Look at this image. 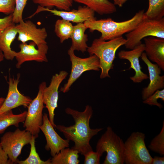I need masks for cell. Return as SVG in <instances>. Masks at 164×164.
Listing matches in <instances>:
<instances>
[{"instance_id":"6da1fadb","label":"cell","mask_w":164,"mask_h":164,"mask_svg":"<svg viewBox=\"0 0 164 164\" xmlns=\"http://www.w3.org/2000/svg\"><path fill=\"white\" fill-rule=\"evenodd\" d=\"M65 111L67 114L72 116L74 124L69 126L56 125L55 128L62 132L67 139L74 142V145L72 148L84 155L89 152L93 150L90 142L91 139L103 128H90V121L93 114L91 106H86L82 112L69 108H67Z\"/></svg>"},{"instance_id":"7a4b0ae2","label":"cell","mask_w":164,"mask_h":164,"mask_svg":"<svg viewBox=\"0 0 164 164\" xmlns=\"http://www.w3.org/2000/svg\"><path fill=\"white\" fill-rule=\"evenodd\" d=\"M144 10L139 11L131 18L117 22L111 18L87 20L84 23L90 31H97L101 33L100 37L106 41L121 36L133 29L144 18Z\"/></svg>"},{"instance_id":"3957f363","label":"cell","mask_w":164,"mask_h":164,"mask_svg":"<svg viewBox=\"0 0 164 164\" xmlns=\"http://www.w3.org/2000/svg\"><path fill=\"white\" fill-rule=\"evenodd\" d=\"M126 40L122 36L107 41L100 37L94 39L87 51L90 56L94 55L99 59L101 70L100 78L110 77L109 72L113 68V62L115 53L121 46L125 45Z\"/></svg>"},{"instance_id":"277c9868","label":"cell","mask_w":164,"mask_h":164,"mask_svg":"<svg viewBox=\"0 0 164 164\" xmlns=\"http://www.w3.org/2000/svg\"><path fill=\"white\" fill-rule=\"evenodd\" d=\"M124 145L122 139L108 126L97 143L96 152L101 156L106 152L103 164H123Z\"/></svg>"},{"instance_id":"5b68a950","label":"cell","mask_w":164,"mask_h":164,"mask_svg":"<svg viewBox=\"0 0 164 164\" xmlns=\"http://www.w3.org/2000/svg\"><path fill=\"white\" fill-rule=\"evenodd\" d=\"M125 44L127 49L132 50L141 44V40L148 36L164 39V18L155 20L144 18L133 29L125 35Z\"/></svg>"},{"instance_id":"8992f818","label":"cell","mask_w":164,"mask_h":164,"mask_svg":"<svg viewBox=\"0 0 164 164\" xmlns=\"http://www.w3.org/2000/svg\"><path fill=\"white\" fill-rule=\"evenodd\" d=\"M145 134L132 133L124 142V161L126 164H151L152 157L145 141Z\"/></svg>"},{"instance_id":"52a82bcc","label":"cell","mask_w":164,"mask_h":164,"mask_svg":"<svg viewBox=\"0 0 164 164\" xmlns=\"http://www.w3.org/2000/svg\"><path fill=\"white\" fill-rule=\"evenodd\" d=\"M32 136L29 132L17 128L14 132L5 133L1 137L0 143L8 157L9 164L17 163L22 149L30 143Z\"/></svg>"},{"instance_id":"ba28073f","label":"cell","mask_w":164,"mask_h":164,"mask_svg":"<svg viewBox=\"0 0 164 164\" xmlns=\"http://www.w3.org/2000/svg\"><path fill=\"white\" fill-rule=\"evenodd\" d=\"M46 87V82H42L39 87V90L36 97L28 106L23 127L25 130L29 132L32 135L37 138L40 131L39 127L43 121V111L45 107L43 103V94Z\"/></svg>"},{"instance_id":"9c48e42d","label":"cell","mask_w":164,"mask_h":164,"mask_svg":"<svg viewBox=\"0 0 164 164\" xmlns=\"http://www.w3.org/2000/svg\"><path fill=\"white\" fill-rule=\"evenodd\" d=\"M67 53L71 63V69L67 82L60 88V91L64 93L69 90L72 84L83 73L90 70L99 71L100 69L99 59L94 55L81 58L76 56L74 51L70 47Z\"/></svg>"},{"instance_id":"30bf717a","label":"cell","mask_w":164,"mask_h":164,"mask_svg":"<svg viewBox=\"0 0 164 164\" xmlns=\"http://www.w3.org/2000/svg\"><path fill=\"white\" fill-rule=\"evenodd\" d=\"M68 74L65 71H61L52 76L50 85L44 89L43 98V104L48 110L49 120L54 128L56 125L54 122V111L58 107V90L62 81Z\"/></svg>"},{"instance_id":"8fae6325","label":"cell","mask_w":164,"mask_h":164,"mask_svg":"<svg viewBox=\"0 0 164 164\" xmlns=\"http://www.w3.org/2000/svg\"><path fill=\"white\" fill-rule=\"evenodd\" d=\"M36 44L32 41L29 44L26 43H22L19 45L20 50L18 52L15 51V57L17 60L16 67L19 68L24 62L35 61L42 62H47L48 60L46 55L48 47L47 43L42 44L36 48Z\"/></svg>"},{"instance_id":"7c38bea8","label":"cell","mask_w":164,"mask_h":164,"mask_svg":"<svg viewBox=\"0 0 164 164\" xmlns=\"http://www.w3.org/2000/svg\"><path fill=\"white\" fill-rule=\"evenodd\" d=\"M43 11H47L53 15L61 17L63 19L77 23H84L87 20L96 19L95 17V12L86 6H80L77 9L69 11L58 10L56 9H50L38 5L36 10L29 18H32L36 14Z\"/></svg>"},{"instance_id":"4fadbf2b","label":"cell","mask_w":164,"mask_h":164,"mask_svg":"<svg viewBox=\"0 0 164 164\" xmlns=\"http://www.w3.org/2000/svg\"><path fill=\"white\" fill-rule=\"evenodd\" d=\"M20 74L16 79L9 77V89L6 97L0 108V115L7 111L21 106L27 108L32 100L29 97L22 94L18 89Z\"/></svg>"},{"instance_id":"5bb4252c","label":"cell","mask_w":164,"mask_h":164,"mask_svg":"<svg viewBox=\"0 0 164 164\" xmlns=\"http://www.w3.org/2000/svg\"><path fill=\"white\" fill-rule=\"evenodd\" d=\"M39 128L46 139V144L45 149L47 151H50L52 157L58 154L62 149L69 147L70 141L63 139L57 133L46 113L43 115V123Z\"/></svg>"},{"instance_id":"9a60e30c","label":"cell","mask_w":164,"mask_h":164,"mask_svg":"<svg viewBox=\"0 0 164 164\" xmlns=\"http://www.w3.org/2000/svg\"><path fill=\"white\" fill-rule=\"evenodd\" d=\"M18 36L17 40L22 43L29 41L34 42L38 46L47 43L46 39L47 33L45 27L38 28L36 25L29 20L24 21L15 25Z\"/></svg>"},{"instance_id":"2e32d148","label":"cell","mask_w":164,"mask_h":164,"mask_svg":"<svg viewBox=\"0 0 164 164\" xmlns=\"http://www.w3.org/2000/svg\"><path fill=\"white\" fill-rule=\"evenodd\" d=\"M144 44L142 43L130 50H121L118 53L119 58L128 60L130 62L129 69H132L135 70V75L130 77V79L134 83H141L149 78L147 75L142 71L139 63V58L144 51Z\"/></svg>"},{"instance_id":"e0dca14e","label":"cell","mask_w":164,"mask_h":164,"mask_svg":"<svg viewBox=\"0 0 164 164\" xmlns=\"http://www.w3.org/2000/svg\"><path fill=\"white\" fill-rule=\"evenodd\" d=\"M146 64L149 73L150 82L148 86L144 88L142 92V98L144 100L158 90L164 87V76H160L161 69L156 64L151 63L148 58L145 52L141 56Z\"/></svg>"},{"instance_id":"ac0fdd59","label":"cell","mask_w":164,"mask_h":164,"mask_svg":"<svg viewBox=\"0 0 164 164\" xmlns=\"http://www.w3.org/2000/svg\"><path fill=\"white\" fill-rule=\"evenodd\" d=\"M145 53L150 61L164 70V39L148 36L143 39Z\"/></svg>"},{"instance_id":"d6986e66","label":"cell","mask_w":164,"mask_h":164,"mask_svg":"<svg viewBox=\"0 0 164 164\" xmlns=\"http://www.w3.org/2000/svg\"><path fill=\"white\" fill-rule=\"evenodd\" d=\"M17 33L15 24L13 23L0 35V49L3 53L4 58L7 60H12L15 57V51L11 49V46Z\"/></svg>"},{"instance_id":"ffe728a7","label":"cell","mask_w":164,"mask_h":164,"mask_svg":"<svg viewBox=\"0 0 164 164\" xmlns=\"http://www.w3.org/2000/svg\"><path fill=\"white\" fill-rule=\"evenodd\" d=\"M87 29L84 23H78L74 26L73 31L70 38L72 41L70 48L73 51H80L83 53L87 51L88 46L87 42L88 39L87 35L85 34Z\"/></svg>"},{"instance_id":"44dd1931","label":"cell","mask_w":164,"mask_h":164,"mask_svg":"<svg viewBox=\"0 0 164 164\" xmlns=\"http://www.w3.org/2000/svg\"><path fill=\"white\" fill-rule=\"evenodd\" d=\"M82 4L98 14L103 15L113 13L117 11L114 3L108 0H73Z\"/></svg>"},{"instance_id":"7402d4cb","label":"cell","mask_w":164,"mask_h":164,"mask_svg":"<svg viewBox=\"0 0 164 164\" xmlns=\"http://www.w3.org/2000/svg\"><path fill=\"white\" fill-rule=\"evenodd\" d=\"M27 112V111H25L20 114H15L13 113L12 110H10L0 114V134L3 133L11 126L18 127L20 123L24 122Z\"/></svg>"},{"instance_id":"603a6c76","label":"cell","mask_w":164,"mask_h":164,"mask_svg":"<svg viewBox=\"0 0 164 164\" xmlns=\"http://www.w3.org/2000/svg\"><path fill=\"white\" fill-rule=\"evenodd\" d=\"M79 152L72 148H66L62 149L51 159V164H78Z\"/></svg>"},{"instance_id":"cb8c5ba5","label":"cell","mask_w":164,"mask_h":164,"mask_svg":"<svg viewBox=\"0 0 164 164\" xmlns=\"http://www.w3.org/2000/svg\"><path fill=\"white\" fill-rule=\"evenodd\" d=\"M74 29V26L68 21L59 19L56 22L54 32L59 38L60 43H62L66 40L70 38Z\"/></svg>"},{"instance_id":"d4e9b609","label":"cell","mask_w":164,"mask_h":164,"mask_svg":"<svg viewBox=\"0 0 164 164\" xmlns=\"http://www.w3.org/2000/svg\"><path fill=\"white\" fill-rule=\"evenodd\" d=\"M149 6L144 17L152 19L159 20L164 16V0H149Z\"/></svg>"},{"instance_id":"484cf974","label":"cell","mask_w":164,"mask_h":164,"mask_svg":"<svg viewBox=\"0 0 164 164\" xmlns=\"http://www.w3.org/2000/svg\"><path fill=\"white\" fill-rule=\"evenodd\" d=\"M33 3L51 9L54 7L61 10L69 11L73 5V0H32Z\"/></svg>"},{"instance_id":"4316f807","label":"cell","mask_w":164,"mask_h":164,"mask_svg":"<svg viewBox=\"0 0 164 164\" xmlns=\"http://www.w3.org/2000/svg\"><path fill=\"white\" fill-rule=\"evenodd\" d=\"M36 138L32 135L31 140L29 143L30 149L28 157L24 160H17V163L19 164H51L50 159L44 161L41 160L37 153L35 147Z\"/></svg>"},{"instance_id":"83f0119b","label":"cell","mask_w":164,"mask_h":164,"mask_svg":"<svg viewBox=\"0 0 164 164\" xmlns=\"http://www.w3.org/2000/svg\"><path fill=\"white\" fill-rule=\"evenodd\" d=\"M149 148L152 151L161 156L164 155V122L159 133L151 141Z\"/></svg>"},{"instance_id":"f1b7e54d","label":"cell","mask_w":164,"mask_h":164,"mask_svg":"<svg viewBox=\"0 0 164 164\" xmlns=\"http://www.w3.org/2000/svg\"><path fill=\"white\" fill-rule=\"evenodd\" d=\"M28 0H15L14 11L12 13V22L18 24L23 21L22 13Z\"/></svg>"},{"instance_id":"f546056e","label":"cell","mask_w":164,"mask_h":164,"mask_svg":"<svg viewBox=\"0 0 164 164\" xmlns=\"http://www.w3.org/2000/svg\"><path fill=\"white\" fill-rule=\"evenodd\" d=\"M159 99H161L164 101V89L157 90L152 95L143 100V102L151 106H156L161 109L163 107V106L158 102L157 100Z\"/></svg>"},{"instance_id":"4dcf8cb0","label":"cell","mask_w":164,"mask_h":164,"mask_svg":"<svg viewBox=\"0 0 164 164\" xmlns=\"http://www.w3.org/2000/svg\"><path fill=\"white\" fill-rule=\"evenodd\" d=\"M15 6V0H0V12L7 15L13 12Z\"/></svg>"},{"instance_id":"1f68e13d","label":"cell","mask_w":164,"mask_h":164,"mask_svg":"<svg viewBox=\"0 0 164 164\" xmlns=\"http://www.w3.org/2000/svg\"><path fill=\"white\" fill-rule=\"evenodd\" d=\"M84 164H99L101 156L97 152L93 150L87 153L84 155Z\"/></svg>"},{"instance_id":"d6a6232c","label":"cell","mask_w":164,"mask_h":164,"mask_svg":"<svg viewBox=\"0 0 164 164\" xmlns=\"http://www.w3.org/2000/svg\"><path fill=\"white\" fill-rule=\"evenodd\" d=\"M12 13L3 18H0V35L8 26L12 24Z\"/></svg>"},{"instance_id":"836d02e7","label":"cell","mask_w":164,"mask_h":164,"mask_svg":"<svg viewBox=\"0 0 164 164\" xmlns=\"http://www.w3.org/2000/svg\"><path fill=\"white\" fill-rule=\"evenodd\" d=\"M9 164V158L0 143V164Z\"/></svg>"},{"instance_id":"e575fe53","label":"cell","mask_w":164,"mask_h":164,"mask_svg":"<svg viewBox=\"0 0 164 164\" xmlns=\"http://www.w3.org/2000/svg\"><path fill=\"white\" fill-rule=\"evenodd\" d=\"M164 163V157L155 156L152 158L151 164H163Z\"/></svg>"},{"instance_id":"d590c367","label":"cell","mask_w":164,"mask_h":164,"mask_svg":"<svg viewBox=\"0 0 164 164\" xmlns=\"http://www.w3.org/2000/svg\"><path fill=\"white\" fill-rule=\"evenodd\" d=\"M113 1L114 4L115 5H117L120 7H121L127 0H113Z\"/></svg>"},{"instance_id":"8d00e7d4","label":"cell","mask_w":164,"mask_h":164,"mask_svg":"<svg viewBox=\"0 0 164 164\" xmlns=\"http://www.w3.org/2000/svg\"><path fill=\"white\" fill-rule=\"evenodd\" d=\"M4 58V56L3 53L0 49V63L3 60Z\"/></svg>"},{"instance_id":"74e56055","label":"cell","mask_w":164,"mask_h":164,"mask_svg":"<svg viewBox=\"0 0 164 164\" xmlns=\"http://www.w3.org/2000/svg\"><path fill=\"white\" fill-rule=\"evenodd\" d=\"M5 99V98L3 97H0V108L4 101Z\"/></svg>"}]
</instances>
